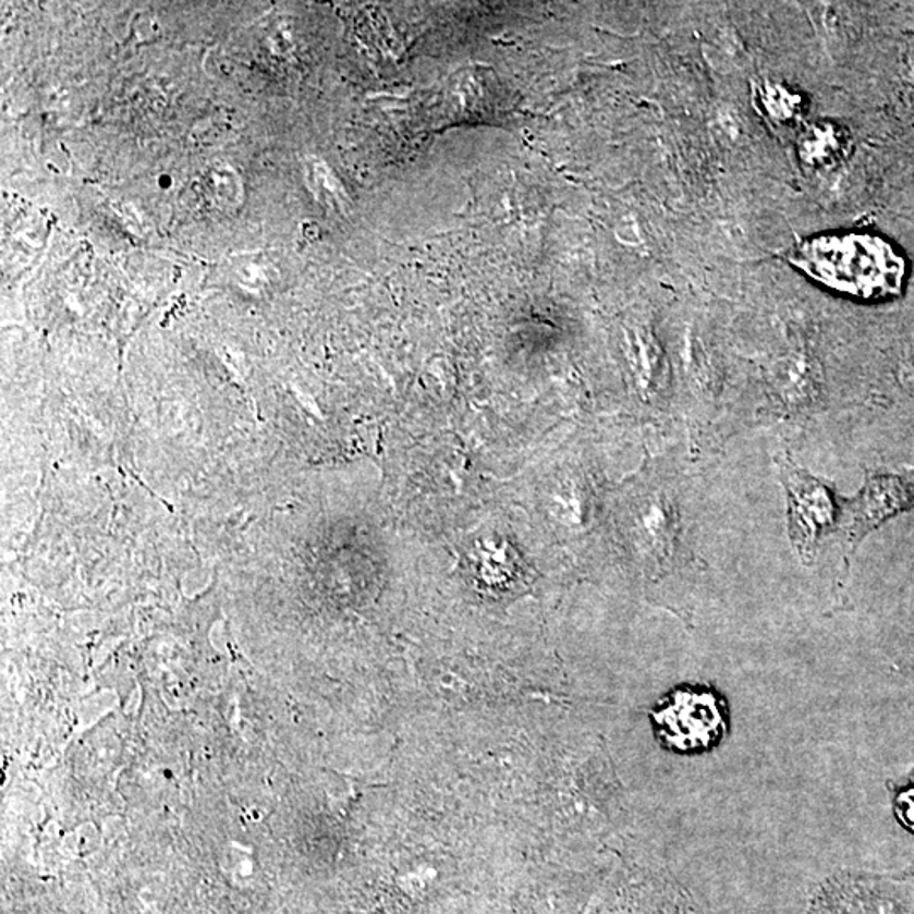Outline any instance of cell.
<instances>
[{"instance_id":"1","label":"cell","mask_w":914,"mask_h":914,"mask_svg":"<svg viewBox=\"0 0 914 914\" xmlns=\"http://www.w3.org/2000/svg\"><path fill=\"white\" fill-rule=\"evenodd\" d=\"M776 467L785 495L791 546L803 564H813L831 535L842 531L845 497L831 483L800 466L788 452L778 454Z\"/></svg>"},{"instance_id":"2","label":"cell","mask_w":914,"mask_h":914,"mask_svg":"<svg viewBox=\"0 0 914 914\" xmlns=\"http://www.w3.org/2000/svg\"><path fill=\"white\" fill-rule=\"evenodd\" d=\"M657 736L680 754L708 752L729 732L724 699L710 687H678L653 711Z\"/></svg>"},{"instance_id":"3","label":"cell","mask_w":914,"mask_h":914,"mask_svg":"<svg viewBox=\"0 0 914 914\" xmlns=\"http://www.w3.org/2000/svg\"><path fill=\"white\" fill-rule=\"evenodd\" d=\"M914 510V467L901 473H867L854 497L843 498V524L840 531L846 562L873 532L901 513Z\"/></svg>"},{"instance_id":"4","label":"cell","mask_w":914,"mask_h":914,"mask_svg":"<svg viewBox=\"0 0 914 914\" xmlns=\"http://www.w3.org/2000/svg\"><path fill=\"white\" fill-rule=\"evenodd\" d=\"M769 381L779 409L796 417L801 410L812 409L818 402L821 368L806 351H790L770 368Z\"/></svg>"},{"instance_id":"5","label":"cell","mask_w":914,"mask_h":914,"mask_svg":"<svg viewBox=\"0 0 914 914\" xmlns=\"http://www.w3.org/2000/svg\"><path fill=\"white\" fill-rule=\"evenodd\" d=\"M840 149V137L831 127H813L803 139V155L812 163L827 161Z\"/></svg>"},{"instance_id":"6","label":"cell","mask_w":914,"mask_h":914,"mask_svg":"<svg viewBox=\"0 0 914 914\" xmlns=\"http://www.w3.org/2000/svg\"><path fill=\"white\" fill-rule=\"evenodd\" d=\"M898 378L907 390H914V342L907 345L898 363Z\"/></svg>"}]
</instances>
